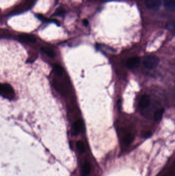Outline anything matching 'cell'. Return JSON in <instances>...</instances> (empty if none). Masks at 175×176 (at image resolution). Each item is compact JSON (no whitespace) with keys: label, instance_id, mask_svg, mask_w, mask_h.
<instances>
[{"label":"cell","instance_id":"6da1fadb","mask_svg":"<svg viewBox=\"0 0 175 176\" xmlns=\"http://www.w3.org/2000/svg\"><path fill=\"white\" fill-rule=\"evenodd\" d=\"M160 59L154 55H148L145 56L143 60V65L148 69H153L158 66Z\"/></svg>","mask_w":175,"mask_h":176},{"label":"cell","instance_id":"7a4b0ae2","mask_svg":"<svg viewBox=\"0 0 175 176\" xmlns=\"http://www.w3.org/2000/svg\"><path fill=\"white\" fill-rule=\"evenodd\" d=\"M0 91L1 95L7 98H10L14 94L13 89L9 84H1L0 86Z\"/></svg>","mask_w":175,"mask_h":176},{"label":"cell","instance_id":"9a60e30c","mask_svg":"<svg viewBox=\"0 0 175 176\" xmlns=\"http://www.w3.org/2000/svg\"><path fill=\"white\" fill-rule=\"evenodd\" d=\"M64 13V10L62 8L59 7V8H58V9L55 10V14H53V16H60L63 15Z\"/></svg>","mask_w":175,"mask_h":176},{"label":"cell","instance_id":"277c9868","mask_svg":"<svg viewBox=\"0 0 175 176\" xmlns=\"http://www.w3.org/2000/svg\"><path fill=\"white\" fill-rule=\"evenodd\" d=\"M146 6L148 9H157L161 4V0H144Z\"/></svg>","mask_w":175,"mask_h":176},{"label":"cell","instance_id":"9c48e42d","mask_svg":"<svg viewBox=\"0 0 175 176\" xmlns=\"http://www.w3.org/2000/svg\"><path fill=\"white\" fill-rule=\"evenodd\" d=\"M90 170H91V166L90 163L88 161L84 162L82 169V176H88L90 174Z\"/></svg>","mask_w":175,"mask_h":176},{"label":"cell","instance_id":"5bb4252c","mask_svg":"<svg viewBox=\"0 0 175 176\" xmlns=\"http://www.w3.org/2000/svg\"><path fill=\"white\" fill-rule=\"evenodd\" d=\"M76 147L77 149L78 150L80 153H84L85 151V146L83 142L81 141H79L76 143Z\"/></svg>","mask_w":175,"mask_h":176},{"label":"cell","instance_id":"3957f363","mask_svg":"<svg viewBox=\"0 0 175 176\" xmlns=\"http://www.w3.org/2000/svg\"><path fill=\"white\" fill-rule=\"evenodd\" d=\"M140 59L138 57H133L129 59L126 61V66L129 69H133L139 66Z\"/></svg>","mask_w":175,"mask_h":176},{"label":"cell","instance_id":"2e32d148","mask_svg":"<svg viewBox=\"0 0 175 176\" xmlns=\"http://www.w3.org/2000/svg\"><path fill=\"white\" fill-rule=\"evenodd\" d=\"M36 16H37V18L38 19H39L40 20H43L45 19L44 18V16L43 15H41V14H38L36 15Z\"/></svg>","mask_w":175,"mask_h":176},{"label":"cell","instance_id":"e0dca14e","mask_svg":"<svg viewBox=\"0 0 175 176\" xmlns=\"http://www.w3.org/2000/svg\"><path fill=\"white\" fill-rule=\"evenodd\" d=\"M83 23L85 25L87 26L88 24V20L84 19V21H83Z\"/></svg>","mask_w":175,"mask_h":176},{"label":"cell","instance_id":"5b68a950","mask_svg":"<svg viewBox=\"0 0 175 176\" xmlns=\"http://www.w3.org/2000/svg\"><path fill=\"white\" fill-rule=\"evenodd\" d=\"M150 100L149 95L147 94L142 95L139 101V106L142 109L146 108L150 106Z\"/></svg>","mask_w":175,"mask_h":176},{"label":"cell","instance_id":"ac0fdd59","mask_svg":"<svg viewBox=\"0 0 175 176\" xmlns=\"http://www.w3.org/2000/svg\"><path fill=\"white\" fill-rule=\"evenodd\" d=\"M56 1H58V0H56Z\"/></svg>","mask_w":175,"mask_h":176},{"label":"cell","instance_id":"4fadbf2b","mask_svg":"<svg viewBox=\"0 0 175 176\" xmlns=\"http://www.w3.org/2000/svg\"><path fill=\"white\" fill-rule=\"evenodd\" d=\"M53 67H54V69H55V73L57 74L58 76H61V75H62L63 73V69L61 65H57V64H55L53 65Z\"/></svg>","mask_w":175,"mask_h":176},{"label":"cell","instance_id":"8fae6325","mask_svg":"<svg viewBox=\"0 0 175 176\" xmlns=\"http://www.w3.org/2000/svg\"><path fill=\"white\" fill-rule=\"evenodd\" d=\"M164 112V109L163 108H160L157 109L156 111L154 112V119L155 120H161L162 116Z\"/></svg>","mask_w":175,"mask_h":176},{"label":"cell","instance_id":"7c38bea8","mask_svg":"<svg viewBox=\"0 0 175 176\" xmlns=\"http://www.w3.org/2000/svg\"><path fill=\"white\" fill-rule=\"evenodd\" d=\"M166 28L168 31L175 35V20L170 21L167 23Z\"/></svg>","mask_w":175,"mask_h":176},{"label":"cell","instance_id":"ba28073f","mask_svg":"<svg viewBox=\"0 0 175 176\" xmlns=\"http://www.w3.org/2000/svg\"><path fill=\"white\" fill-rule=\"evenodd\" d=\"M18 37L20 39L31 43H35L36 41V38L30 34H21L18 36Z\"/></svg>","mask_w":175,"mask_h":176},{"label":"cell","instance_id":"52a82bcc","mask_svg":"<svg viewBox=\"0 0 175 176\" xmlns=\"http://www.w3.org/2000/svg\"><path fill=\"white\" fill-rule=\"evenodd\" d=\"M82 128V123L81 120L76 121L74 123L72 127V133L73 135H77L81 132Z\"/></svg>","mask_w":175,"mask_h":176},{"label":"cell","instance_id":"30bf717a","mask_svg":"<svg viewBox=\"0 0 175 176\" xmlns=\"http://www.w3.org/2000/svg\"><path fill=\"white\" fill-rule=\"evenodd\" d=\"M41 50L43 53L45 54L46 55L48 56L51 58H54L55 57V53L52 49L46 47H43L41 48Z\"/></svg>","mask_w":175,"mask_h":176},{"label":"cell","instance_id":"8992f818","mask_svg":"<svg viewBox=\"0 0 175 176\" xmlns=\"http://www.w3.org/2000/svg\"><path fill=\"white\" fill-rule=\"evenodd\" d=\"M164 6L169 12H175V0H164Z\"/></svg>","mask_w":175,"mask_h":176}]
</instances>
